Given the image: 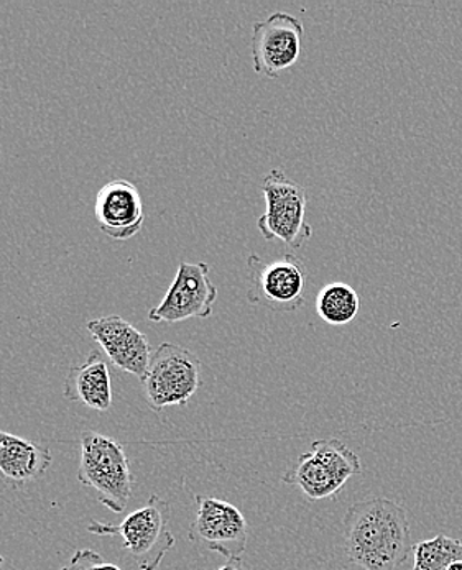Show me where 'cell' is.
<instances>
[{
  "mask_svg": "<svg viewBox=\"0 0 462 570\" xmlns=\"http://www.w3.org/2000/svg\"><path fill=\"white\" fill-rule=\"evenodd\" d=\"M344 549L364 570H396L413 552L412 528L402 504L389 499L354 503L344 518Z\"/></svg>",
  "mask_w": 462,
  "mask_h": 570,
  "instance_id": "obj_1",
  "label": "cell"
},
{
  "mask_svg": "<svg viewBox=\"0 0 462 570\" xmlns=\"http://www.w3.org/2000/svg\"><path fill=\"white\" fill-rule=\"evenodd\" d=\"M170 504L151 495L147 504L132 511L119 524L91 521L88 531L98 537L119 538L140 570H157L165 556L175 548V537L168 530Z\"/></svg>",
  "mask_w": 462,
  "mask_h": 570,
  "instance_id": "obj_2",
  "label": "cell"
},
{
  "mask_svg": "<svg viewBox=\"0 0 462 570\" xmlns=\"http://www.w3.org/2000/svg\"><path fill=\"white\" fill-rule=\"evenodd\" d=\"M78 480L95 490L112 513H122L132 499L134 475L126 449L105 434L82 433Z\"/></svg>",
  "mask_w": 462,
  "mask_h": 570,
  "instance_id": "obj_3",
  "label": "cell"
},
{
  "mask_svg": "<svg viewBox=\"0 0 462 570\" xmlns=\"http://www.w3.org/2000/svg\"><path fill=\"white\" fill-rule=\"evenodd\" d=\"M361 470V459L344 442L336 438L320 439L285 470L282 482L298 487L309 502H316L334 499Z\"/></svg>",
  "mask_w": 462,
  "mask_h": 570,
  "instance_id": "obj_4",
  "label": "cell"
},
{
  "mask_svg": "<svg viewBox=\"0 0 462 570\" xmlns=\"http://www.w3.org/2000/svg\"><path fill=\"white\" fill-rule=\"evenodd\" d=\"M261 189L265 213L258 217V230L267 240H278L298 250L313 237V227L306 223L308 195L305 188L275 168L264 176Z\"/></svg>",
  "mask_w": 462,
  "mask_h": 570,
  "instance_id": "obj_5",
  "label": "cell"
},
{
  "mask_svg": "<svg viewBox=\"0 0 462 570\" xmlns=\"http://www.w3.org/2000/svg\"><path fill=\"white\" fill-rule=\"evenodd\" d=\"M144 395L154 411L186 406L201 386V361L188 348L171 342L158 345L142 380Z\"/></svg>",
  "mask_w": 462,
  "mask_h": 570,
  "instance_id": "obj_6",
  "label": "cell"
},
{
  "mask_svg": "<svg viewBox=\"0 0 462 570\" xmlns=\"http://www.w3.org/2000/svg\"><path fill=\"white\" fill-rule=\"evenodd\" d=\"M249 289L247 299L255 306L293 313L305 304L306 273L296 255L285 254L275 261H264L252 254L247 258Z\"/></svg>",
  "mask_w": 462,
  "mask_h": 570,
  "instance_id": "obj_7",
  "label": "cell"
},
{
  "mask_svg": "<svg viewBox=\"0 0 462 570\" xmlns=\"http://www.w3.org/2000/svg\"><path fill=\"white\" fill-rule=\"evenodd\" d=\"M216 299L217 288L209 276V265L181 262L167 295L158 306L151 307L148 320L164 324L183 323L193 317L208 320Z\"/></svg>",
  "mask_w": 462,
  "mask_h": 570,
  "instance_id": "obj_8",
  "label": "cell"
},
{
  "mask_svg": "<svg viewBox=\"0 0 462 570\" xmlns=\"http://www.w3.org/2000/svg\"><path fill=\"white\" fill-rule=\"evenodd\" d=\"M198 513L189 527V541L229 559H243L247 548V521L243 511L226 500L196 497Z\"/></svg>",
  "mask_w": 462,
  "mask_h": 570,
  "instance_id": "obj_9",
  "label": "cell"
},
{
  "mask_svg": "<svg viewBox=\"0 0 462 570\" xmlns=\"http://www.w3.org/2000/svg\"><path fill=\"white\" fill-rule=\"evenodd\" d=\"M305 26L288 12H275L254 23L250 38L252 63L257 75L278 78L295 67L302 53Z\"/></svg>",
  "mask_w": 462,
  "mask_h": 570,
  "instance_id": "obj_10",
  "label": "cell"
},
{
  "mask_svg": "<svg viewBox=\"0 0 462 570\" xmlns=\"http://www.w3.org/2000/svg\"><path fill=\"white\" fill-rule=\"evenodd\" d=\"M86 330L114 367L136 375L142 382L151 361L150 342L144 333L116 314L89 321Z\"/></svg>",
  "mask_w": 462,
  "mask_h": 570,
  "instance_id": "obj_11",
  "label": "cell"
},
{
  "mask_svg": "<svg viewBox=\"0 0 462 570\" xmlns=\"http://www.w3.org/2000/svg\"><path fill=\"white\" fill-rule=\"evenodd\" d=\"M95 217L101 233L114 240H129L142 233L145 209L137 186L127 179L106 183L96 196Z\"/></svg>",
  "mask_w": 462,
  "mask_h": 570,
  "instance_id": "obj_12",
  "label": "cell"
},
{
  "mask_svg": "<svg viewBox=\"0 0 462 570\" xmlns=\"http://www.w3.org/2000/svg\"><path fill=\"white\" fill-rule=\"evenodd\" d=\"M65 399L106 413L112 406V375L101 352L92 351L85 364L75 365L65 380Z\"/></svg>",
  "mask_w": 462,
  "mask_h": 570,
  "instance_id": "obj_13",
  "label": "cell"
},
{
  "mask_svg": "<svg viewBox=\"0 0 462 570\" xmlns=\"http://www.w3.org/2000/svg\"><path fill=\"white\" fill-rule=\"evenodd\" d=\"M50 449L37 442L0 431V475L16 485L40 479L50 469Z\"/></svg>",
  "mask_w": 462,
  "mask_h": 570,
  "instance_id": "obj_14",
  "label": "cell"
},
{
  "mask_svg": "<svg viewBox=\"0 0 462 570\" xmlns=\"http://www.w3.org/2000/svg\"><path fill=\"white\" fill-rule=\"evenodd\" d=\"M361 311V298L347 283H330L316 296V313L331 326L353 323Z\"/></svg>",
  "mask_w": 462,
  "mask_h": 570,
  "instance_id": "obj_15",
  "label": "cell"
},
{
  "mask_svg": "<svg viewBox=\"0 0 462 570\" xmlns=\"http://www.w3.org/2000/svg\"><path fill=\"white\" fill-rule=\"evenodd\" d=\"M413 570H446L454 562L462 561V542L438 534L413 544Z\"/></svg>",
  "mask_w": 462,
  "mask_h": 570,
  "instance_id": "obj_16",
  "label": "cell"
},
{
  "mask_svg": "<svg viewBox=\"0 0 462 570\" xmlns=\"http://www.w3.org/2000/svg\"><path fill=\"white\" fill-rule=\"evenodd\" d=\"M61 570H122L119 566L110 564V562H106L102 559V556H99L98 552L92 551V549H81V551H76V554L72 556L70 564L65 566Z\"/></svg>",
  "mask_w": 462,
  "mask_h": 570,
  "instance_id": "obj_17",
  "label": "cell"
},
{
  "mask_svg": "<svg viewBox=\"0 0 462 570\" xmlns=\"http://www.w3.org/2000/svg\"><path fill=\"white\" fill-rule=\"evenodd\" d=\"M217 570H246L244 569L243 561L240 559H229V561L226 562V566H223V568Z\"/></svg>",
  "mask_w": 462,
  "mask_h": 570,
  "instance_id": "obj_18",
  "label": "cell"
},
{
  "mask_svg": "<svg viewBox=\"0 0 462 570\" xmlns=\"http://www.w3.org/2000/svg\"><path fill=\"white\" fill-rule=\"evenodd\" d=\"M446 570H462V561L454 562V564L450 566Z\"/></svg>",
  "mask_w": 462,
  "mask_h": 570,
  "instance_id": "obj_19",
  "label": "cell"
},
{
  "mask_svg": "<svg viewBox=\"0 0 462 570\" xmlns=\"http://www.w3.org/2000/svg\"><path fill=\"white\" fill-rule=\"evenodd\" d=\"M2 564H3V558H2V556H0V570H2Z\"/></svg>",
  "mask_w": 462,
  "mask_h": 570,
  "instance_id": "obj_20",
  "label": "cell"
}]
</instances>
